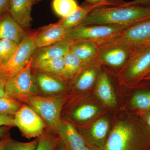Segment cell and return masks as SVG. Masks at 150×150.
<instances>
[{
  "instance_id": "obj_29",
  "label": "cell",
  "mask_w": 150,
  "mask_h": 150,
  "mask_svg": "<svg viewBox=\"0 0 150 150\" xmlns=\"http://www.w3.org/2000/svg\"><path fill=\"white\" fill-rule=\"evenodd\" d=\"M38 145L35 150H56L60 139L48 133H43L38 137Z\"/></svg>"
},
{
  "instance_id": "obj_36",
  "label": "cell",
  "mask_w": 150,
  "mask_h": 150,
  "mask_svg": "<svg viewBox=\"0 0 150 150\" xmlns=\"http://www.w3.org/2000/svg\"><path fill=\"white\" fill-rule=\"evenodd\" d=\"M150 130V111L138 113Z\"/></svg>"
},
{
  "instance_id": "obj_32",
  "label": "cell",
  "mask_w": 150,
  "mask_h": 150,
  "mask_svg": "<svg viewBox=\"0 0 150 150\" xmlns=\"http://www.w3.org/2000/svg\"><path fill=\"white\" fill-rule=\"evenodd\" d=\"M8 77L4 73L0 71V97L6 96L5 86Z\"/></svg>"
},
{
  "instance_id": "obj_11",
  "label": "cell",
  "mask_w": 150,
  "mask_h": 150,
  "mask_svg": "<svg viewBox=\"0 0 150 150\" xmlns=\"http://www.w3.org/2000/svg\"><path fill=\"white\" fill-rule=\"evenodd\" d=\"M69 29L57 22L42 28L32 36L37 48H40L65 40Z\"/></svg>"
},
{
  "instance_id": "obj_41",
  "label": "cell",
  "mask_w": 150,
  "mask_h": 150,
  "mask_svg": "<svg viewBox=\"0 0 150 150\" xmlns=\"http://www.w3.org/2000/svg\"><path fill=\"white\" fill-rule=\"evenodd\" d=\"M88 146L90 148L91 150H103L101 149H99V148L96 147L95 146Z\"/></svg>"
},
{
  "instance_id": "obj_25",
  "label": "cell",
  "mask_w": 150,
  "mask_h": 150,
  "mask_svg": "<svg viewBox=\"0 0 150 150\" xmlns=\"http://www.w3.org/2000/svg\"><path fill=\"white\" fill-rule=\"evenodd\" d=\"M53 9L62 18L67 17L80 7L75 0H53Z\"/></svg>"
},
{
  "instance_id": "obj_44",
  "label": "cell",
  "mask_w": 150,
  "mask_h": 150,
  "mask_svg": "<svg viewBox=\"0 0 150 150\" xmlns=\"http://www.w3.org/2000/svg\"><path fill=\"white\" fill-rule=\"evenodd\" d=\"M36 1V0H34V1L35 2V1Z\"/></svg>"
},
{
  "instance_id": "obj_4",
  "label": "cell",
  "mask_w": 150,
  "mask_h": 150,
  "mask_svg": "<svg viewBox=\"0 0 150 150\" xmlns=\"http://www.w3.org/2000/svg\"><path fill=\"white\" fill-rule=\"evenodd\" d=\"M32 59L26 67L8 78L5 86L6 96L16 100H26L36 95L38 86L32 72Z\"/></svg>"
},
{
  "instance_id": "obj_7",
  "label": "cell",
  "mask_w": 150,
  "mask_h": 150,
  "mask_svg": "<svg viewBox=\"0 0 150 150\" xmlns=\"http://www.w3.org/2000/svg\"><path fill=\"white\" fill-rule=\"evenodd\" d=\"M133 50L129 46L114 40L98 45L97 59L100 65L122 69Z\"/></svg>"
},
{
  "instance_id": "obj_16",
  "label": "cell",
  "mask_w": 150,
  "mask_h": 150,
  "mask_svg": "<svg viewBox=\"0 0 150 150\" xmlns=\"http://www.w3.org/2000/svg\"><path fill=\"white\" fill-rule=\"evenodd\" d=\"M27 35L8 12L0 18V39H8L19 43Z\"/></svg>"
},
{
  "instance_id": "obj_28",
  "label": "cell",
  "mask_w": 150,
  "mask_h": 150,
  "mask_svg": "<svg viewBox=\"0 0 150 150\" xmlns=\"http://www.w3.org/2000/svg\"><path fill=\"white\" fill-rule=\"evenodd\" d=\"M21 106L17 100L7 96L0 97V115H14Z\"/></svg>"
},
{
  "instance_id": "obj_38",
  "label": "cell",
  "mask_w": 150,
  "mask_h": 150,
  "mask_svg": "<svg viewBox=\"0 0 150 150\" xmlns=\"http://www.w3.org/2000/svg\"><path fill=\"white\" fill-rule=\"evenodd\" d=\"M11 126H4L0 128V140L9 133Z\"/></svg>"
},
{
  "instance_id": "obj_12",
  "label": "cell",
  "mask_w": 150,
  "mask_h": 150,
  "mask_svg": "<svg viewBox=\"0 0 150 150\" xmlns=\"http://www.w3.org/2000/svg\"><path fill=\"white\" fill-rule=\"evenodd\" d=\"M54 130L67 150H77L87 145L83 137L70 123L61 121Z\"/></svg>"
},
{
  "instance_id": "obj_37",
  "label": "cell",
  "mask_w": 150,
  "mask_h": 150,
  "mask_svg": "<svg viewBox=\"0 0 150 150\" xmlns=\"http://www.w3.org/2000/svg\"><path fill=\"white\" fill-rule=\"evenodd\" d=\"M11 139L9 133H8L2 139L0 140V150H5L6 145L9 140Z\"/></svg>"
},
{
  "instance_id": "obj_43",
  "label": "cell",
  "mask_w": 150,
  "mask_h": 150,
  "mask_svg": "<svg viewBox=\"0 0 150 150\" xmlns=\"http://www.w3.org/2000/svg\"><path fill=\"white\" fill-rule=\"evenodd\" d=\"M3 66L2 63H1V61H0V71H1L2 69Z\"/></svg>"
},
{
  "instance_id": "obj_9",
  "label": "cell",
  "mask_w": 150,
  "mask_h": 150,
  "mask_svg": "<svg viewBox=\"0 0 150 150\" xmlns=\"http://www.w3.org/2000/svg\"><path fill=\"white\" fill-rule=\"evenodd\" d=\"M37 49L32 35H27L17 47L13 55L1 71L8 77L12 76L27 66Z\"/></svg>"
},
{
  "instance_id": "obj_23",
  "label": "cell",
  "mask_w": 150,
  "mask_h": 150,
  "mask_svg": "<svg viewBox=\"0 0 150 150\" xmlns=\"http://www.w3.org/2000/svg\"><path fill=\"white\" fill-rule=\"evenodd\" d=\"M64 67L61 78L63 79H72L76 76L85 64L70 51L64 57Z\"/></svg>"
},
{
  "instance_id": "obj_35",
  "label": "cell",
  "mask_w": 150,
  "mask_h": 150,
  "mask_svg": "<svg viewBox=\"0 0 150 150\" xmlns=\"http://www.w3.org/2000/svg\"><path fill=\"white\" fill-rule=\"evenodd\" d=\"M10 0H0V18L8 12Z\"/></svg>"
},
{
  "instance_id": "obj_5",
  "label": "cell",
  "mask_w": 150,
  "mask_h": 150,
  "mask_svg": "<svg viewBox=\"0 0 150 150\" xmlns=\"http://www.w3.org/2000/svg\"><path fill=\"white\" fill-rule=\"evenodd\" d=\"M150 73V46L134 50L120 73L123 83L137 84Z\"/></svg>"
},
{
  "instance_id": "obj_1",
  "label": "cell",
  "mask_w": 150,
  "mask_h": 150,
  "mask_svg": "<svg viewBox=\"0 0 150 150\" xmlns=\"http://www.w3.org/2000/svg\"><path fill=\"white\" fill-rule=\"evenodd\" d=\"M103 150H150V130L139 115L118 121Z\"/></svg>"
},
{
  "instance_id": "obj_3",
  "label": "cell",
  "mask_w": 150,
  "mask_h": 150,
  "mask_svg": "<svg viewBox=\"0 0 150 150\" xmlns=\"http://www.w3.org/2000/svg\"><path fill=\"white\" fill-rule=\"evenodd\" d=\"M128 27L105 25H79L69 29L65 39L73 42L91 41L99 45L118 37Z\"/></svg>"
},
{
  "instance_id": "obj_22",
  "label": "cell",
  "mask_w": 150,
  "mask_h": 150,
  "mask_svg": "<svg viewBox=\"0 0 150 150\" xmlns=\"http://www.w3.org/2000/svg\"><path fill=\"white\" fill-rule=\"evenodd\" d=\"M64 67L63 57L44 60H33L32 68L39 72L48 73L61 77Z\"/></svg>"
},
{
  "instance_id": "obj_27",
  "label": "cell",
  "mask_w": 150,
  "mask_h": 150,
  "mask_svg": "<svg viewBox=\"0 0 150 150\" xmlns=\"http://www.w3.org/2000/svg\"><path fill=\"white\" fill-rule=\"evenodd\" d=\"M18 44L13 40L0 39V61L3 67L10 59Z\"/></svg>"
},
{
  "instance_id": "obj_33",
  "label": "cell",
  "mask_w": 150,
  "mask_h": 150,
  "mask_svg": "<svg viewBox=\"0 0 150 150\" xmlns=\"http://www.w3.org/2000/svg\"><path fill=\"white\" fill-rule=\"evenodd\" d=\"M87 2L90 4H96L101 2H107L113 6H122L126 1L123 0H86Z\"/></svg>"
},
{
  "instance_id": "obj_34",
  "label": "cell",
  "mask_w": 150,
  "mask_h": 150,
  "mask_svg": "<svg viewBox=\"0 0 150 150\" xmlns=\"http://www.w3.org/2000/svg\"><path fill=\"white\" fill-rule=\"evenodd\" d=\"M150 6V0H133L129 2H126L122 6Z\"/></svg>"
},
{
  "instance_id": "obj_6",
  "label": "cell",
  "mask_w": 150,
  "mask_h": 150,
  "mask_svg": "<svg viewBox=\"0 0 150 150\" xmlns=\"http://www.w3.org/2000/svg\"><path fill=\"white\" fill-rule=\"evenodd\" d=\"M44 122L54 130L61 122V110L63 104L62 97H42L33 96L26 100Z\"/></svg>"
},
{
  "instance_id": "obj_31",
  "label": "cell",
  "mask_w": 150,
  "mask_h": 150,
  "mask_svg": "<svg viewBox=\"0 0 150 150\" xmlns=\"http://www.w3.org/2000/svg\"><path fill=\"white\" fill-rule=\"evenodd\" d=\"M4 126H15L14 115H0V128Z\"/></svg>"
},
{
  "instance_id": "obj_8",
  "label": "cell",
  "mask_w": 150,
  "mask_h": 150,
  "mask_svg": "<svg viewBox=\"0 0 150 150\" xmlns=\"http://www.w3.org/2000/svg\"><path fill=\"white\" fill-rule=\"evenodd\" d=\"M15 126L28 139L38 138L43 134L45 122L35 110L23 105L14 115Z\"/></svg>"
},
{
  "instance_id": "obj_40",
  "label": "cell",
  "mask_w": 150,
  "mask_h": 150,
  "mask_svg": "<svg viewBox=\"0 0 150 150\" xmlns=\"http://www.w3.org/2000/svg\"><path fill=\"white\" fill-rule=\"evenodd\" d=\"M77 150H91L90 148L88 146V145L85 146L81 148V149H79Z\"/></svg>"
},
{
  "instance_id": "obj_18",
  "label": "cell",
  "mask_w": 150,
  "mask_h": 150,
  "mask_svg": "<svg viewBox=\"0 0 150 150\" xmlns=\"http://www.w3.org/2000/svg\"><path fill=\"white\" fill-rule=\"evenodd\" d=\"M102 6H114L107 2H101L96 4H87L81 6L74 13L67 17L62 18L58 22L60 25L67 29H71L79 25L82 21L91 12L96 8Z\"/></svg>"
},
{
  "instance_id": "obj_21",
  "label": "cell",
  "mask_w": 150,
  "mask_h": 150,
  "mask_svg": "<svg viewBox=\"0 0 150 150\" xmlns=\"http://www.w3.org/2000/svg\"><path fill=\"white\" fill-rule=\"evenodd\" d=\"M98 49V44L94 42L81 41L74 42L71 46L70 51L87 65L96 59Z\"/></svg>"
},
{
  "instance_id": "obj_30",
  "label": "cell",
  "mask_w": 150,
  "mask_h": 150,
  "mask_svg": "<svg viewBox=\"0 0 150 150\" xmlns=\"http://www.w3.org/2000/svg\"><path fill=\"white\" fill-rule=\"evenodd\" d=\"M38 143V138L28 142H19L11 138L7 143L5 150H35Z\"/></svg>"
},
{
  "instance_id": "obj_13",
  "label": "cell",
  "mask_w": 150,
  "mask_h": 150,
  "mask_svg": "<svg viewBox=\"0 0 150 150\" xmlns=\"http://www.w3.org/2000/svg\"><path fill=\"white\" fill-rule=\"evenodd\" d=\"M110 123L106 118L95 121L83 137L88 146H94L104 149L109 136Z\"/></svg>"
},
{
  "instance_id": "obj_19",
  "label": "cell",
  "mask_w": 150,
  "mask_h": 150,
  "mask_svg": "<svg viewBox=\"0 0 150 150\" xmlns=\"http://www.w3.org/2000/svg\"><path fill=\"white\" fill-rule=\"evenodd\" d=\"M72 41L62 40L50 46L38 48L33 56V60H44L64 57L70 51Z\"/></svg>"
},
{
  "instance_id": "obj_26",
  "label": "cell",
  "mask_w": 150,
  "mask_h": 150,
  "mask_svg": "<svg viewBox=\"0 0 150 150\" xmlns=\"http://www.w3.org/2000/svg\"><path fill=\"white\" fill-rule=\"evenodd\" d=\"M99 112V108L96 105L84 104L76 109L73 112L72 116L76 121L83 122L93 118Z\"/></svg>"
},
{
  "instance_id": "obj_20",
  "label": "cell",
  "mask_w": 150,
  "mask_h": 150,
  "mask_svg": "<svg viewBox=\"0 0 150 150\" xmlns=\"http://www.w3.org/2000/svg\"><path fill=\"white\" fill-rule=\"evenodd\" d=\"M35 78L38 86L44 93L50 94L59 93L66 89L64 79L58 76L39 72Z\"/></svg>"
},
{
  "instance_id": "obj_15",
  "label": "cell",
  "mask_w": 150,
  "mask_h": 150,
  "mask_svg": "<svg viewBox=\"0 0 150 150\" xmlns=\"http://www.w3.org/2000/svg\"><path fill=\"white\" fill-rule=\"evenodd\" d=\"M96 59L86 65L75 76L74 86L79 91L87 90L96 83L100 73V66Z\"/></svg>"
},
{
  "instance_id": "obj_14",
  "label": "cell",
  "mask_w": 150,
  "mask_h": 150,
  "mask_svg": "<svg viewBox=\"0 0 150 150\" xmlns=\"http://www.w3.org/2000/svg\"><path fill=\"white\" fill-rule=\"evenodd\" d=\"M34 0H10L8 13L24 29L30 26L31 9Z\"/></svg>"
},
{
  "instance_id": "obj_17",
  "label": "cell",
  "mask_w": 150,
  "mask_h": 150,
  "mask_svg": "<svg viewBox=\"0 0 150 150\" xmlns=\"http://www.w3.org/2000/svg\"><path fill=\"white\" fill-rule=\"evenodd\" d=\"M95 92L98 98L105 105L109 108L115 107L116 96L111 81L105 72L100 73L96 83Z\"/></svg>"
},
{
  "instance_id": "obj_42",
  "label": "cell",
  "mask_w": 150,
  "mask_h": 150,
  "mask_svg": "<svg viewBox=\"0 0 150 150\" xmlns=\"http://www.w3.org/2000/svg\"><path fill=\"white\" fill-rule=\"evenodd\" d=\"M143 80H150V73L144 78Z\"/></svg>"
},
{
  "instance_id": "obj_2",
  "label": "cell",
  "mask_w": 150,
  "mask_h": 150,
  "mask_svg": "<svg viewBox=\"0 0 150 150\" xmlns=\"http://www.w3.org/2000/svg\"><path fill=\"white\" fill-rule=\"evenodd\" d=\"M150 19V6H114L96 8L79 25H105L129 27Z\"/></svg>"
},
{
  "instance_id": "obj_39",
  "label": "cell",
  "mask_w": 150,
  "mask_h": 150,
  "mask_svg": "<svg viewBox=\"0 0 150 150\" xmlns=\"http://www.w3.org/2000/svg\"><path fill=\"white\" fill-rule=\"evenodd\" d=\"M57 150H67L64 145L62 144V142H60L58 146V149Z\"/></svg>"
},
{
  "instance_id": "obj_24",
  "label": "cell",
  "mask_w": 150,
  "mask_h": 150,
  "mask_svg": "<svg viewBox=\"0 0 150 150\" xmlns=\"http://www.w3.org/2000/svg\"><path fill=\"white\" fill-rule=\"evenodd\" d=\"M130 104L139 113L150 111V88L138 89L131 98Z\"/></svg>"
},
{
  "instance_id": "obj_10",
  "label": "cell",
  "mask_w": 150,
  "mask_h": 150,
  "mask_svg": "<svg viewBox=\"0 0 150 150\" xmlns=\"http://www.w3.org/2000/svg\"><path fill=\"white\" fill-rule=\"evenodd\" d=\"M112 40L129 46L133 51L150 46V19L129 26Z\"/></svg>"
}]
</instances>
